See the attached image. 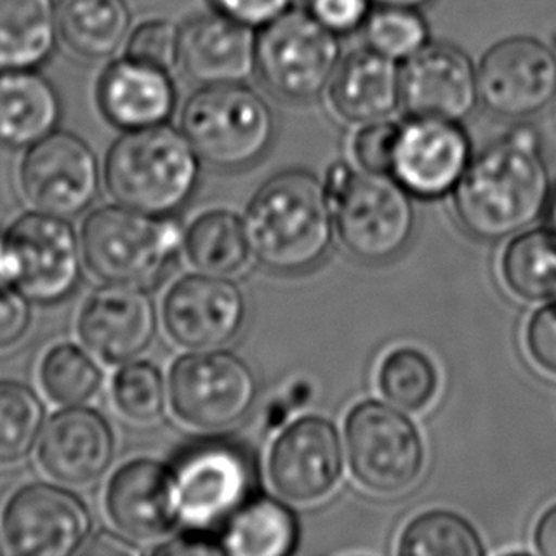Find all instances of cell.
Listing matches in <instances>:
<instances>
[{
  "label": "cell",
  "mask_w": 556,
  "mask_h": 556,
  "mask_svg": "<svg viewBox=\"0 0 556 556\" xmlns=\"http://www.w3.org/2000/svg\"><path fill=\"white\" fill-rule=\"evenodd\" d=\"M182 251L195 270L223 278L238 274L251 255L243 220L226 210L195 218L185 232Z\"/></svg>",
  "instance_id": "cell-29"
},
{
  "label": "cell",
  "mask_w": 556,
  "mask_h": 556,
  "mask_svg": "<svg viewBox=\"0 0 556 556\" xmlns=\"http://www.w3.org/2000/svg\"><path fill=\"white\" fill-rule=\"evenodd\" d=\"M58 40L55 0H0V73L42 67Z\"/></svg>",
  "instance_id": "cell-26"
},
{
  "label": "cell",
  "mask_w": 556,
  "mask_h": 556,
  "mask_svg": "<svg viewBox=\"0 0 556 556\" xmlns=\"http://www.w3.org/2000/svg\"><path fill=\"white\" fill-rule=\"evenodd\" d=\"M534 543L540 555L556 556V504L538 520Z\"/></svg>",
  "instance_id": "cell-45"
},
{
  "label": "cell",
  "mask_w": 556,
  "mask_h": 556,
  "mask_svg": "<svg viewBox=\"0 0 556 556\" xmlns=\"http://www.w3.org/2000/svg\"><path fill=\"white\" fill-rule=\"evenodd\" d=\"M200 156L187 136L167 124L124 131L106 154L105 181L116 202L167 217L194 194Z\"/></svg>",
  "instance_id": "cell-3"
},
{
  "label": "cell",
  "mask_w": 556,
  "mask_h": 556,
  "mask_svg": "<svg viewBox=\"0 0 556 556\" xmlns=\"http://www.w3.org/2000/svg\"><path fill=\"white\" fill-rule=\"evenodd\" d=\"M60 93L37 68L0 73V147L22 151L58 129Z\"/></svg>",
  "instance_id": "cell-25"
},
{
  "label": "cell",
  "mask_w": 556,
  "mask_h": 556,
  "mask_svg": "<svg viewBox=\"0 0 556 556\" xmlns=\"http://www.w3.org/2000/svg\"><path fill=\"white\" fill-rule=\"evenodd\" d=\"M84 555H141V549L134 543L122 540L111 532H99L83 547Z\"/></svg>",
  "instance_id": "cell-44"
},
{
  "label": "cell",
  "mask_w": 556,
  "mask_h": 556,
  "mask_svg": "<svg viewBox=\"0 0 556 556\" xmlns=\"http://www.w3.org/2000/svg\"><path fill=\"white\" fill-rule=\"evenodd\" d=\"M340 40L308 10L291 8L256 33V73L278 98L304 103L319 98L339 67Z\"/></svg>",
  "instance_id": "cell-7"
},
{
  "label": "cell",
  "mask_w": 556,
  "mask_h": 556,
  "mask_svg": "<svg viewBox=\"0 0 556 556\" xmlns=\"http://www.w3.org/2000/svg\"><path fill=\"white\" fill-rule=\"evenodd\" d=\"M167 386L174 413L203 431H218L243 420L258 393L255 372L248 363L215 350L179 357Z\"/></svg>",
  "instance_id": "cell-10"
},
{
  "label": "cell",
  "mask_w": 556,
  "mask_h": 556,
  "mask_svg": "<svg viewBox=\"0 0 556 556\" xmlns=\"http://www.w3.org/2000/svg\"><path fill=\"white\" fill-rule=\"evenodd\" d=\"M179 519L190 530L207 532L248 504L255 492V464L230 441L190 446L174 469Z\"/></svg>",
  "instance_id": "cell-9"
},
{
  "label": "cell",
  "mask_w": 556,
  "mask_h": 556,
  "mask_svg": "<svg viewBox=\"0 0 556 556\" xmlns=\"http://www.w3.org/2000/svg\"><path fill=\"white\" fill-rule=\"evenodd\" d=\"M20 185L35 211L76 217L98 195V156L83 137L55 129L27 149L20 167Z\"/></svg>",
  "instance_id": "cell-13"
},
{
  "label": "cell",
  "mask_w": 556,
  "mask_h": 556,
  "mask_svg": "<svg viewBox=\"0 0 556 556\" xmlns=\"http://www.w3.org/2000/svg\"><path fill=\"white\" fill-rule=\"evenodd\" d=\"M185 232L175 220L126 205H105L84 220V263L96 278L116 286L149 287L166 276L182 248Z\"/></svg>",
  "instance_id": "cell-5"
},
{
  "label": "cell",
  "mask_w": 556,
  "mask_h": 556,
  "mask_svg": "<svg viewBox=\"0 0 556 556\" xmlns=\"http://www.w3.org/2000/svg\"><path fill=\"white\" fill-rule=\"evenodd\" d=\"M481 105L505 121H528L556 99V52L540 38L507 37L479 61Z\"/></svg>",
  "instance_id": "cell-12"
},
{
  "label": "cell",
  "mask_w": 556,
  "mask_h": 556,
  "mask_svg": "<svg viewBox=\"0 0 556 556\" xmlns=\"http://www.w3.org/2000/svg\"><path fill=\"white\" fill-rule=\"evenodd\" d=\"M375 7H406V8H420L428 7L429 2L433 0H372Z\"/></svg>",
  "instance_id": "cell-47"
},
{
  "label": "cell",
  "mask_w": 556,
  "mask_h": 556,
  "mask_svg": "<svg viewBox=\"0 0 556 556\" xmlns=\"http://www.w3.org/2000/svg\"><path fill=\"white\" fill-rule=\"evenodd\" d=\"M98 103L106 121L122 131L152 128L172 118L177 88L169 71L124 55L99 78Z\"/></svg>",
  "instance_id": "cell-23"
},
{
  "label": "cell",
  "mask_w": 556,
  "mask_h": 556,
  "mask_svg": "<svg viewBox=\"0 0 556 556\" xmlns=\"http://www.w3.org/2000/svg\"><path fill=\"white\" fill-rule=\"evenodd\" d=\"M45 428V406L25 383L0 380V464L25 458Z\"/></svg>",
  "instance_id": "cell-33"
},
{
  "label": "cell",
  "mask_w": 556,
  "mask_h": 556,
  "mask_svg": "<svg viewBox=\"0 0 556 556\" xmlns=\"http://www.w3.org/2000/svg\"><path fill=\"white\" fill-rule=\"evenodd\" d=\"M14 286L29 301L53 304L75 291L83 274V245L67 218L42 211L15 218L4 236Z\"/></svg>",
  "instance_id": "cell-11"
},
{
  "label": "cell",
  "mask_w": 556,
  "mask_h": 556,
  "mask_svg": "<svg viewBox=\"0 0 556 556\" xmlns=\"http://www.w3.org/2000/svg\"><path fill=\"white\" fill-rule=\"evenodd\" d=\"M105 507L114 527L129 538H164L181 520L174 469L154 459H131L106 484Z\"/></svg>",
  "instance_id": "cell-20"
},
{
  "label": "cell",
  "mask_w": 556,
  "mask_h": 556,
  "mask_svg": "<svg viewBox=\"0 0 556 556\" xmlns=\"http://www.w3.org/2000/svg\"><path fill=\"white\" fill-rule=\"evenodd\" d=\"M40 382L53 403L76 406L98 393L103 376L83 348L63 342L53 346L40 363Z\"/></svg>",
  "instance_id": "cell-34"
},
{
  "label": "cell",
  "mask_w": 556,
  "mask_h": 556,
  "mask_svg": "<svg viewBox=\"0 0 556 556\" xmlns=\"http://www.w3.org/2000/svg\"><path fill=\"white\" fill-rule=\"evenodd\" d=\"M401 124L376 121L365 124L354 139V156L365 172L391 175Z\"/></svg>",
  "instance_id": "cell-38"
},
{
  "label": "cell",
  "mask_w": 556,
  "mask_h": 556,
  "mask_svg": "<svg viewBox=\"0 0 556 556\" xmlns=\"http://www.w3.org/2000/svg\"><path fill=\"white\" fill-rule=\"evenodd\" d=\"M162 316L175 344L205 352L238 337L248 317V301L230 279L200 271L169 287Z\"/></svg>",
  "instance_id": "cell-16"
},
{
  "label": "cell",
  "mask_w": 556,
  "mask_h": 556,
  "mask_svg": "<svg viewBox=\"0 0 556 556\" xmlns=\"http://www.w3.org/2000/svg\"><path fill=\"white\" fill-rule=\"evenodd\" d=\"M348 462L362 486L397 496L413 486L426 464V448L418 429L395 406L363 401L348 414Z\"/></svg>",
  "instance_id": "cell-8"
},
{
  "label": "cell",
  "mask_w": 556,
  "mask_h": 556,
  "mask_svg": "<svg viewBox=\"0 0 556 556\" xmlns=\"http://www.w3.org/2000/svg\"><path fill=\"white\" fill-rule=\"evenodd\" d=\"M471 139L459 122L408 116L399 128L391 175L414 195L441 198L471 164Z\"/></svg>",
  "instance_id": "cell-17"
},
{
  "label": "cell",
  "mask_w": 556,
  "mask_h": 556,
  "mask_svg": "<svg viewBox=\"0 0 556 556\" xmlns=\"http://www.w3.org/2000/svg\"><path fill=\"white\" fill-rule=\"evenodd\" d=\"M243 226L251 255L266 268L309 270L331 249L334 218L327 187L304 169L274 175L251 198Z\"/></svg>",
  "instance_id": "cell-2"
},
{
  "label": "cell",
  "mask_w": 556,
  "mask_h": 556,
  "mask_svg": "<svg viewBox=\"0 0 556 556\" xmlns=\"http://www.w3.org/2000/svg\"><path fill=\"white\" fill-rule=\"evenodd\" d=\"M213 12L251 29H263L293 8L294 0H207Z\"/></svg>",
  "instance_id": "cell-40"
},
{
  "label": "cell",
  "mask_w": 556,
  "mask_h": 556,
  "mask_svg": "<svg viewBox=\"0 0 556 556\" xmlns=\"http://www.w3.org/2000/svg\"><path fill=\"white\" fill-rule=\"evenodd\" d=\"M154 553L159 555H225L220 542H211L205 538V532L200 530H190L187 535L160 545Z\"/></svg>",
  "instance_id": "cell-43"
},
{
  "label": "cell",
  "mask_w": 556,
  "mask_h": 556,
  "mask_svg": "<svg viewBox=\"0 0 556 556\" xmlns=\"http://www.w3.org/2000/svg\"><path fill=\"white\" fill-rule=\"evenodd\" d=\"M327 90L342 121H386L401 106V65L367 46L340 60Z\"/></svg>",
  "instance_id": "cell-24"
},
{
  "label": "cell",
  "mask_w": 556,
  "mask_h": 556,
  "mask_svg": "<svg viewBox=\"0 0 556 556\" xmlns=\"http://www.w3.org/2000/svg\"><path fill=\"white\" fill-rule=\"evenodd\" d=\"M527 348L545 372L556 376V302L538 309L527 329Z\"/></svg>",
  "instance_id": "cell-41"
},
{
  "label": "cell",
  "mask_w": 556,
  "mask_h": 556,
  "mask_svg": "<svg viewBox=\"0 0 556 556\" xmlns=\"http://www.w3.org/2000/svg\"><path fill=\"white\" fill-rule=\"evenodd\" d=\"M0 286H14V268H12V261L8 255L2 236H0Z\"/></svg>",
  "instance_id": "cell-46"
},
{
  "label": "cell",
  "mask_w": 556,
  "mask_h": 556,
  "mask_svg": "<svg viewBox=\"0 0 556 556\" xmlns=\"http://www.w3.org/2000/svg\"><path fill=\"white\" fill-rule=\"evenodd\" d=\"M502 276L525 301H556V232L540 228L517 236L505 249Z\"/></svg>",
  "instance_id": "cell-30"
},
{
  "label": "cell",
  "mask_w": 556,
  "mask_h": 556,
  "mask_svg": "<svg viewBox=\"0 0 556 556\" xmlns=\"http://www.w3.org/2000/svg\"><path fill=\"white\" fill-rule=\"evenodd\" d=\"M60 38L84 60H106L126 45L131 12L126 0H58Z\"/></svg>",
  "instance_id": "cell-27"
},
{
  "label": "cell",
  "mask_w": 556,
  "mask_h": 556,
  "mask_svg": "<svg viewBox=\"0 0 556 556\" xmlns=\"http://www.w3.org/2000/svg\"><path fill=\"white\" fill-rule=\"evenodd\" d=\"M179 67L198 86L245 84L256 73V30L226 15H195L181 27Z\"/></svg>",
  "instance_id": "cell-22"
},
{
  "label": "cell",
  "mask_w": 556,
  "mask_h": 556,
  "mask_svg": "<svg viewBox=\"0 0 556 556\" xmlns=\"http://www.w3.org/2000/svg\"><path fill=\"white\" fill-rule=\"evenodd\" d=\"M93 520L80 497L48 482L17 490L2 513V535L15 555L68 556L83 549Z\"/></svg>",
  "instance_id": "cell-14"
},
{
  "label": "cell",
  "mask_w": 556,
  "mask_h": 556,
  "mask_svg": "<svg viewBox=\"0 0 556 556\" xmlns=\"http://www.w3.org/2000/svg\"><path fill=\"white\" fill-rule=\"evenodd\" d=\"M159 316L143 287L106 283L90 294L78 316V337L109 365H126L156 337Z\"/></svg>",
  "instance_id": "cell-19"
},
{
  "label": "cell",
  "mask_w": 556,
  "mask_h": 556,
  "mask_svg": "<svg viewBox=\"0 0 556 556\" xmlns=\"http://www.w3.org/2000/svg\"><path fill=\"white\" fill-rule=\"evenodd\" d=\"M113 401L128 420H156L166 405V386L159 367L147 362L124 365L114 376Z\"/></svg>",
  "instance_id": "cell-36"
},
{
  "label": "cell",
  "mask_w": 556,
  "mask_h": 556,
  "mask_svg": "<svg viewBox=\"0 0 556 556\" xmlns=\"http://www.w3.org/2000/svg\"><path fill=\"white\" fill-rule=\"evenodd\" d=\"M325 187L340 243L350 255L363 263H386L408 245L416 211L410 192L395 177L337 164Z\"/></svg>",
  "instance_id": "cell-4"
},
{
  "label": "cell",
  "mask_w": 556,
  "mask_h": 556,
  "mask_svg": "<svg viewBox=\"0 0 556 556\" xmlns=\"http://www.w3.org/2000/svg\"><path fill=\"white\" fill-rule=\"evenodd\" d=\"M124 55L172 73L181 61V27L169 20L139 23L129 30Z\"/></svg>",
  "instance_id": "cell-37"
},
{
  "label": "cell",
  "mask_w": 556,
  "mask_h": 556,
  "mask_svg": "<svg viewBox=\"0 0 556 556\" xmlns=\"http://www.w3.org/2000/svg\"><path fill=\"white\" fill-rule=\"evenodd\" d=\"M342 462V443L334 424L321 416H304L276 437L266 471L279 496L294 504H316L337 489Z\"/></svg>",
  "instance_id": "cell-15"
},
{
  "label": "cell",
  "mask_w": 556,
  "mask_h": 556,
  "mask_svg": "<svg viewBox=\"0 0 556 556\" xmlns=\"http://www.w3.org/2000/svg\"><path fill=\"white\" fill-rule=\"evenodd\" d=\"M403 556H482L486 553L481 535L469 520L456 513H421L414 517L399 538Z\"/></svg>",
  "instance_id": "cell-31"
},
{
  "label": "cell",
  "mask_w": 556,
  "mask_h": 556,
  "mask_svg": "<svg viewBox=\"0 0 556 556\" xmlns=\"http://www.w3.org/2000/svg\"><path fill=\"white\" fill-rule=\"evenodd\" d=\"M547 210H549V223L551 230L556 232V190L551 194L549 205H547Z\"/></svg>",
  "instance_id": "cell-48"
},
{
  "label": "cell",
  "mask_w": 556,
  "mask_h": 556,
  "mask_svg": "<svg viewBox=\"0 0 556 556\" xmlns=\"http://www.w3.org/2000/svg\"><path fill=\"white\" fill-rule=\"evenodd\" d=\"M109 421L86 406H68L48 420L38 443V462L55 481L88 486L113 464Z\"/></svg>",
  "instance_id": "cell-21"
},
{
  "label": "cell",
  "mask_w": 556,
  "mask_h": 556,
  "mask_svg": "<svg viewBox=\"0 0 556 556\" xmlns=\"http://www.w3.org/2000/svg\"><path fill=\"white\" fill-rule=\"evenodd\" d=\"M459 225L477 240L500 241L542 217L551 174L538 129L520 124L479 152L454 188Z\"/></svg>",
  "instance_id": "cell-1"
},
{
  "label": "cell",
  "mask_w": 556,
  "mask_h": 556,
  "mask_svg": "<svg viewBox=\"0 0 556 556\" xmlns=\"http://www.w3.org/2000/svg\"><path fill=\"white\" fill-rule=\"evenodd\" d=\"M363 30L370 50L399 65L431 42L428 22L416 8L375 7Z\"/></svg>",
  "instance_id": "cell-35"
},
{
  "label": "cell",
  "mask_w": 556,
  "mask_h": 556,
  "mask_svg": "<svg viewBox=\"0 0 556 556\" xmlns=\"http://www.w3.org/2000/svg\"><path fill=\"white\" fill-rule=\"evenodd\" d=\"M29 299L14 286H0V348L14 346L29 331Z\"/></svg>",
  "instance_id": "cell-42"
},
{
  "label": "cell",
  "mask_w": 556,
  "mask_h": 556,
  "mask_svg": "<svg viewBox=\"0 0 556 556\" xmlns=\"http://www.w3.org/2000/svg\"><path fill=\"white\" fill-rule=\"evenodd\" d=\"M304 8L334 35H350L362 29L369 17L372 0H304Z\"/></svg>",
  "instance_id": "cell-39"
},
{
  "label": "cell",
  "mask_w": 556,
  "mask_h": 556,
  "mask_svg": "<svg viewBox=\"0 0 556 556\" xmlns=\"http://www.w3.org/2000/svg\"><path fill=\"white\" fill-rule=\"evenodd\" d=\"M220 547L232 556H286L299 542L294 513L271 497H251L226 520Z\"/></svg>",
  "instance_id": "cell-28"
},
{
  "label": "cell",
  "mask_w": 556,
  "mask_h": 556,
  "mask_svg": "<svg viewBox=\"0 0 556 556\" xmlns=\"http://www.w3.org/2000/svg\"><path fill=\"white\" fill-rule=\"evenodd\" d=\"M182 134L203 162L218 169L253 166L268 152L278 122L245 84L200 86L182 109Z\"/></svg>",
  "instance_id": "cell-6"
},
{
  "label": "cell",
  "mask_w": 556,
  "mask_h": 556,
  "mask_svg": "<svg viewBox=\"0 0 556 556\" xmlns=\"http://www.w3.org/2000/svg\"><path fill=\"white\" fill-rule=\"evenodd\" d=\"M479 98V68L458 46L429 42L401 65V106L408 116L466 121Z\"/></svg>",
  "instance_id": "cell-18"
},
{
  "label": "cell",
  "mask_w": 556,
  "mask_h": 556,
  "mask_svg": "<svg viewBox=\"0 0 556 556\" xmlns=\"http://www.w3.org/2000/svg\"><path fill=\"white\" fill-rule=\"evenodd\" d=\"M378 388L386 401L405 413L428 408L439 388L435 365L416 348H395L378 369Z\"/></svg>",
  "instance_id": "cell-32"
}]
</instances>
